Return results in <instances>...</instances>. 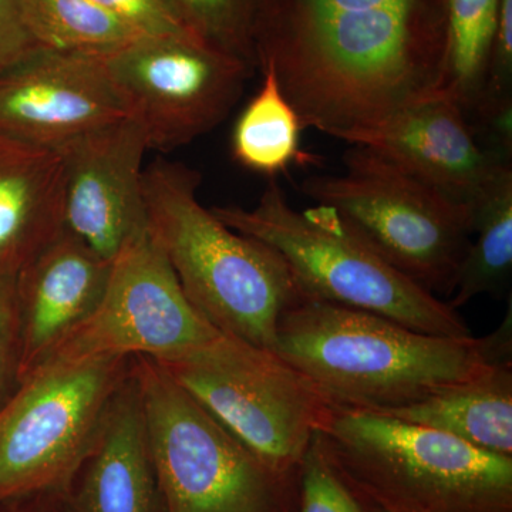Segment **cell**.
<instances>
[{
	"label": "cell",
	"mask_w": 512,
	"mask_h": 512,
	"mask_svg": "<svg viewBox=\"0 0 512 512\" xmlns=\"http://www.w3.org/2000/svg\"><path fill=\"white\" fill-rule=\"evenodd\" d=\"M447 32V0H261L256 67L303 128L353 144L441 93Z\"/></svg>",
	"instance_id": "obj_1"
},
{
	"label": "cell",
	"mask_w": 512,
	"mask_h": 512,
	"mask_svg": "<svg viewBox=\"0 0 512 512\" xmlns=\"http://www.w3.org/2000/svg\"><path fill=\"white\" fill-rule=\"evenodd\" d=\"M26 25L37 46L72 52H111L140 33L94 0H25Z\"/></svg>",
	"instance_id": "obj_22"
},
{
	"label": "cell",
	"mask_w": 512,
	"mask_h": 512,
	"mask_svg": "<svg viewBox=\"0 0 512 512\" xmlns=\"http://www.w3.org/2000/svg\"><path fill=\"white\" fill-rule=\"evenodd\" d=\"M470 247L454 284L448 306L463 308L477 296L505 295L512 274V167L504 168L473 208Z\"/></svg>",
	"instance_id": "obj_20"
},
{
	"label": "cell",
	"mask_w": 512,
	"mask_h": 512,
	"mask_svg": "<svg viewBox=\"0 0 512 512\" xmlns=\"http://www.w3.org/2000/svg\"><path fill=\"white\" fill-rule=\"evenodd\" d=\"M146 131L134 117L111 121L57 148L63 170V228L107 261L148 229Z\"/></svg>",
	"instance_id": "obj_12"
},
{
	"label": "cell",
	"mask_w": 512,
	"mask_h": 512,
	"mask_svg": "<svg viewBox=\"0 0 512 512\" xmlns=\"http://www.w3.org/2000/svg\"><path fill=\"white\" fill-rule=\"evenodd\" d=\"M36 46L26 25L25 0H0V72Z\"/></svg>",
	"instance_id": "obj_27"
},
{
	"label": "cell",
	"mask_w": 512,
	"mask_h": 512,
	"mask_svg": "<svg viewBox=\"0 0 512 512\" xmlns=\"http://www.w3.org/2000/svg\"><path fill=\"white\" fill-rule=\"evenodd\" d=\"M64 493L74 512H168L133 367Z\"/></svg>",
	"instance_id": "obj_16"
},
{
	"label": "cell",
	"mask_w": 512,
	"mask_h": 512,
	"mask_svg": "<svg viewBox=\"0 0 512 512\" xmlns=\"http://www.w3.org/2000/svg\"><path fill=\"white\" fill-rule=\"evenodd\" d=\"M201 175L158 160L144 168L148 232L191 305L218 332L274 350L282 313L302 293L284 258L202 207Z\"/></svg>",
	"instance_id": "obj_3"
},
{
	"label": "cell",
	"mask_w": 512,
	"mask_h": 512,
	"mask_svg": "<svg viewBox=\"0 0 512 512\" xmlns=\"http://www.w3.org/2000/svg\"><path fill=\"white\" fill-rule=\"evenodd\" d=\"M133 357L43 367L20 382L0 407V501L67 487Z\"/></svg>",
	"instance_id": "obj_9"
},
{
	"label": "cell",
	"mask_w": 512,
	"mask_h": 512,
	"mask_svg": "<svg viewBox=\"0 0 512 512\" xmlns=\"http://www.w3.org/2000/svg\"><path fill=\"white\" fill-rule=\"evenodd\" d=\"M130 116L106 55L36 46L0 72V133L57 150Z\"/></svg>",
	"instance_id": "obj_13"
},
{
	"label": "cell",
	"mask_w": 512,
	"mask_h": 512,
	"mask_svg": "<svg viewBox=\"0 0 512 512\" xmlns=\"http://www.w3.org/2000/svg\"><path fill=\"white\" fill-rule=\"evenodd\" d=\"M296 512L386 511L350 480L318 430L296 471Z\"/></svg>",
	"instance_id": "obj_23"
},
{
	"label": "cell",
	"mask_w": 512,
	"mask_h": 512,
	"mask_svg": "<svg viewBox=\"0 0 512 512\" xmlns=\"http://www.w3.org/2000/svg\"><path fill=\"white\" fill-rule=\"evenodd\" d=\"M211 211L227 227L275 249L306 298L376 313L429 335L473 336L447 302L384 261L333 212L320 205L305 211L291 207L275 178L254 208L228 205Z\"/></svg>",
	"instance_id": "obj_5"
},
{
	"label": "cell",
	"mask_w": 512,
	"mask_h": 512,
	"mask_svg": "<svg viewBox=\"0 0 512 512\" xmlns=\"http://www.w3.org/2000/svg\"><path fill=\"white\" fill-rule=\"evenodd\" d=\"M133 370L168 512H296V474L266 466L157 360Z\"/></svg>",
	"instance_id": "obj_7"
},
{
	"label": "cell",
	"mask_w": 512,
	"mask_h": 512,
	"mask_svg": "<svg viewBox=\"0 0 512 512\" xmlns=\"http://www.w3.org/2000/svg\"><path fill=\"white\" fill-rule=\"evenodd\" d=\"M160 363L239 441L278 473L296 474L332 403L274 350L221 333L197 352Z\"/></svg>",
	"instance_id": "obj_8"
},
{
	"label": "cell",
	"mask_w": 512,
	"mask_h": 512,
	"mask_svg": "<svg viewBox=\"0 0 512 512\" xmlns=\"http://www.w3.org/2000/svg\"><path fill=\"white\" fill-rule=\"evenodd\" d=\"M218 335L188 301L147 229L113 259L109 284L96 311L37 370L103 356H147L173 362L197 352Z\"/></svg>",
	"instance_id": "obj_10"
},
{
	"label": "cell",
	"mask_w": 512,
	"mask_h": 512,
	"mask_svg": "<svg viewBox=\"0 0 512 512\" xmlns=\"http://www.w3.org/2000/svg\"><path fill=\"white\" fill-rule=\"evenodd\" d=\"M62 229L59 153L0 133V274L18 275Z\"/></svg>",
	"instance_id": "obj_17"
},
{
	"label": "cell",
	"mask_w": 512,
	"mask_h": 512,
	"mask_svg": "<svg viewBox=\"0 0 512 512\" xmlns=\"http://www.w3.org/2000/svg\"><path fill=\"white\" fill-rule=\"evenodd\" d=\"M512 457V365L487 367L421 402L380 412Z\"/></svg>",
	"instance_id": "obj_18"
},
{
	"label": "cell",
	"mask_w": 512,
	"mask_h": 512,
	"mask_svg": "<svg viewBox=\"0 0 512 512\" xmlns=\"http://www.w3.org/2000/svg\"><path fill=\"white\" fill-rule=\"evenodd\" d=\"M343 163L342 174L303 180L302 194L421 288L451 295L470 247L473 210L370 148L350 147Z\"/></svg>",
	"instance_id": "obj_6"
},
{
	"label": "cell",
	"mask_w": 512,
	"mask_h": 512,
	"mask_svg": "<svg viewBox=\"0 0 512 512\" xmlns=\"http://www.w3.org/2000/svg\"><path fill=\"white\" fill-rule=\"evenodd\" d=\"M185 25L205 45L256 69L255 25L261 0H175Z\"/></svg>",
	"instance_id": "obj_24"
},
{
	"label": "cell",
	"mask_w": 512,
	"mask_h": 512,
	"mask_svg": "<svg viewBox=\"0 0 512 512\" xmlns=\"http://www.w3.org/2000/svg\"><path fill=\"white\" fill-rule=\"evenodd\" d=\"M22 365V335L16 276L0 274V407L3 406L20 384Z\"/></svg>",
	"instance_id": "obj_25"
},
{
	"label": "cell",
	"mask_w": 512,
	"mask_h": 512,
	"mask_svg": "<svg viewBox=\"0 0 512 512\" xmlns=\"http://www.w3.org/2000/svg\"><path fill=\"white\" fill-rule=\"evenodd\" d=\"M111 264L63 228L20 269L16 275L22 335L20 382L96 311L109 284Z\"/></svg>",
	"instance_id": "obj_15"
},
{
	"label": "cell",
	"mask_w": 512,
	"mask_h": 512,
	"mask_svg": "<svg viewBox=\"0 0 512 512\" xmlns=\"http://www.w3.org/2000/svg\"><path fill=\"white\" fill-rule=\"evenodd\" d=\"M319 430L350 480L386 512H512V457L365 410L332 406Z\"/></svg>",
	"instance_id": "obj_4"
},
{
	"label": "cell",
	"mask_w": 512,
	"mask_h": 512,
	"mask_svg": "<svg viewBox=\"0 0 512 512\" xmlns=\"http://www.w3.org/2000/svg\"><path fill=\"white\" fill-rule=\"evenodd\" d=\"M276 355L309 377L332 406L386 412L512 365V303L484 338H448L376 313L299 296L276 326Z\"/></svg>",
	"instance_id": "obj_2"
},
{
	"label": "cell",
	"mask_w": 512,
	"mask_h": 512,
	"mask_svg": "<svg viewBox=\"0 0 512 512\" xmlns=\"http://www.w3.org/2000/svg\"><path fill=\"white\" fill-rule=\"evenodd\" d=\"M350 146L370 148L471 210L498 174L512 167L484 150L466 113L443 93L399 111Z\"/></svg>",
	"instance_id": "obj_14"
},
{
	"label": "cell",
	"mask_w": 512,
	"mask_h": 512,
	"mask_svg": "<svg viewBox=\"0 0 512 512\" xmlns=\"http://www.w3.org/2000/svg\"><path fill=\"white\" fill-rule=\"evenodd\" d=\"M501 0H447V62L441 93L467 119L483 97Z\"/></svg>",
	"instance_id": "obj_21"
},
{
	"label": "cell",
	"mask_w": 512,
	"mask_h": 512,
	"mask_svg": "<svg viewBox=\"0 0 512 512\" xmlns=\"http://www.w3.org/2000/svg\"><path fill=\"white\" fill-rule=\"evenodd\" d=\"M94 2L99 3L117 18L124 20L141 36L195 37L185 25L175 0H94Z\"/></svg>",
	"instance_id": "obj_26"
},
{
	"label": "cell",
	"mask_w": 512,
	"mask_h": 512,
	"mask_svg": "<svg viewBox=\"0 0 512 512\" xmlns=\"http://www.w3.org/2000/svg\"><path fill=\"white\" fill-rule=\"evenodd\" d=\"M106 62L150 150L161 151L214 130L252 74L245 64L188 36L140 37L106 55Z\"/></svg>",
	"instance_id": "obj_11"
},
{
	"label": "cell",
	"mask_w": 512,
	"mask_h": 512,
	"mask_svg": "<svg viewBox=\"0 0 512 512\" xmlns=\"http://www.w3.org/2000/svg\"><path fill=\"white\" fill-rule=\"evenodd\" d=\"M261 89L239 114L232 130V157L252 173L275 178L293 165H318L322 157L301 147L303 130L272 69H261Z\"/></svg>",
	"instance_id": "obj_19"
},
{
	"label": "cell",
	"mask_w": 512,
	"mask_h": 512,
	"mask_svg": "<svg viewBox=\"0 0 512 512\" xmlns=\"http://www.w3.org/2000/svg\"><path fill=\"white\" fill-rule=\"evenodd\" d=\"M0 512H74L64 490H43L0 501Z\"/></svg>",
	"instance_id": "obj_28"
}]
</instances>
